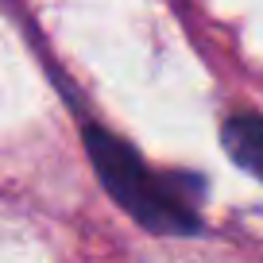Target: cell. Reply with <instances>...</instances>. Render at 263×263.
<instances>
[{
    "label": "cell",
    "instance_id": "6da1fadb",
    "mask_svg": "<svg viewBox=\"0 0 263 263\" xmlns=\"http://www.w3.org/2000/svg\"><path fill=\"white\" fill-rule=\"evenodd\" d=\"M85 151H89V163H93V171H97L101 186H105L116 205H124L143 229L171 232V236L201 229L194 205H190L174 186L159 182L155 174L147 171V163H143L128 143L116 140L112 132L85 128Z\"/></svg>",
    "mask_w": 263,
    "mask_h": 263
},
{
    "label": "cell",
    "instance_id": "7a4b0ae2",
    "mask_svg": "<svg viewBox=\"0 0 263 263\" xmlns=\"http://www.w3.org/2000/svg\"><path fill=\"white\" fill-rule=\"evenodd\" d=\"M221 143L240 171H248L252 178L263 182V116L255 112L229 116L221 128Z\"/></svg>",
    "mask_w": 263,
    "mask_h": 263
}]
</instances>
